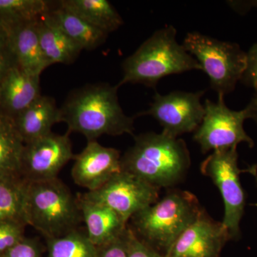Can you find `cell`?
Here are the masks:
<instances>
[{
	"instance_id": "1",
	"label": "cell",
	"mask_w": 257,
	"mask_h": 257,
	"mask_svg": "<svg viewBox=\"0 0 257 257\" xmlns=\"http://www.w3.org/2000/svg\"><path fill=\"white\" fill-rule=\"evenodd\" d=\"M118 88L108 83H96L72 91L60 107L62 122L67 125V132L82 134L87 142L102 135H133L134 117L121 109Z\"/></svg>"
},
{
	"instance_id": "2",
	"label": "cell",
	"mask_w": 257,
	"mask_h": 257,
	"mask_svg": "<svg viewBox=\"0 0 257 257\" xmlns=\"http://www.w3.org/2000/svg\"><path fill=\"white\" fill-rule=\"evenodd\" d=\"M121 170L161 189L182 182L191 159L183 140L162 132L135 137L133 146L121 156Z\"/></svg>"
},
{
	"instance_id": "3",
	"label": "cell",
	"mask_w": 257,
	"mask_h": 257,
	"mask_svg": "<svg viewBox=\"0 0 257 257\" xmlns=\"http://www.w3.org/2000/svg\"><path fill=\"white\" fill-rule=\"evenodd\" d=\"M172 25L155 32L122 64L123 77L118 87L141 84L155 88L161 79L172 74L202 70L197 60L177 41Z\"/></svg>"
},
{
	"instance_id": "4",
	"label": "cell",
	"mask_w": 257,
	"mask_h": 257,
	"mask_svg": "<svg viewBox=\"0 0 257 257\" xmlns=\"http://www.w3.org/2000/svg\"><path fill=\"white\" fill-rule=\"evenodd\" d=\"M204 210L192 193L171 190L131 218L133 230L140 239L167 255L177 238Z\"/></svg>"
},
{
	"instance_id": "5",
	"label": "cell",
	"mask_w": 257,
	"mask_h": 257,
	"mask_svg": "<svg viewBox=\"0 0 257 257\" xmlns=\"http://www.w3.org/2000/svg\"><path fill=\"white\" fill-rule=\"evenodd\" d=\"M27 220L45 239L79 229L82 220L78 199L58 178L28 182Z\"/></svg>"
},
{
	"instance_id": "6",
	"label": "cell",
	"mask_w": 257,
	"mask_h": 257,
	"mask_svg": "<svg viewBox=\"0 0 257 257\" xmlns=\"http://www.w3.org/2000/svg\"><path fill=\"white\" fill-rule=\"evenodd\" d=\"M182 45L197 60L209 77L211 89L218 94H230L241 82L246 67V52L238 44L193 32L187 34Z\"/></svg>"
},
{
	"instance_id": "7",
	"label": "cell",
	"mask_w": 257,
	"mask_h": 257,
	"mask_svg": "<svg viewBox=\"0 0 257 257\" xmlns=\"http://www.w3.org/2000/svg\"><path fill=\"white\" fill-rule=\"evenodd\" d=\"M237 147L212 152L200 165L201 172L209 177L219 189L224 204L223 226L230 240L241 237L240 222L244 213L246 196L240 174L246 170L238 167Z\"/></svg>"
},
{
	"instance_id": "8",
	"label": "cell",
	"mask_w": 257,
	"mask_h": 257,
	"mask_svg": "<svg viewBox=\"0 0 257 257\" xmlns=\"http://www.w3.org/2000/svg\"><path fill=\"white\" fill-rule=\"evenodd\" d=\"M204 106V118L193 137L202 153L229 150L240 143L247 144L250 148L254 146L253 140L243 128L245 120L249 119L246 107L231 110L221 94H218L216 102L206 99Z\"/></svg>"
},
{
	"instance_id": "9",
	"label": "cell",
	"mask_w": 257,
	"mask_h": 257,
	"mask_svg": "<svg viewBox=\"0 0 257 257\" xmlns=\"http://www.w3.org/2000/svg\"><path fill=\"white\" fill-rule=\"evenodd\" d=\"M160 189L121 170L100 188L82 195L116 212L127 224L135 214L159 200Z\"/></svg>"
},
{
	"instance_id": "10",
	"label": "cell",
	"mask_w": 257,
	"mask_h": 257,
	"mask_svg": "<svg viewBox=\"0 0 257 257\" xmlns=\"http://www.w3.org/2000/svg\"><path fill=\"white\" fill-rule=\"evenodd\" d=\"M204 93L175 91L165 95L156 93L150 109L137 116H152L163 128L162 133L174 138L194 133L204 118V106L201 99Z\"/></svg>"
},
{
	"instance_id": "11",
	"label": "cell",
	"mask_w": 257,
	"mask_h": 257,
	"mask_svg": "<svg viewBox=\"0 0 257 257\" xmlns=\"http://www.w3.org/2000/svg\"><path fill=\"white\" fill-rule=\"evenodd\" d=\"M69 134L51 133L25 143L20 168L21 177L28 182L57 178L61 170L75 157Z\"/></svg>"
},
{
	"instance_id": "12",
	"label": "cell",
	"mask_w": 257,
	"mask_h": 257,
	"mask_svg": "<svg viewBox=\"0 0 257 257\" xmlns=\"http://www.w3.org/2000/svg\"><path fill=\"white\" fill-rule=\"evenodd\" d=\"M121 159L119 150L102 146L96 140L88 141L82 152L74 157L72 179L88 192L96 190L122 170Z\"/></svg>"
},
{
	"instance_id": "13",
	"label": "cell",
	"mask_w": 257,
	"mask_h": 257,
	"mask_svg": "<svg viewBox=\"0 0 257 257\" xmlns=\"http://www.w3.org/2000/svg\"><path fill=\"white\" fill-rule=\"evenodd\" d=\"M230 240L222 223L213 220L205 210L177 238L167 257H220Z\"/></svg>"
},
{
	"instance_id": "14",
	"label": "cell",
	"mask_w": 257,
	"mask_h": 257,
	"mask_svg": "<svg viewBox=\"0 0 257 257\" xmlns=\"http://www.w3.org/2000/svg\"><path fill=\"white\" fill-rule=\"evenodd\" d=\"M41 95L40 76L27 73L17 64L0 85V112L15 119Z\"/></svg>"
},
{
	"instance_id": "15",
	"label": "cell",
	"mask_w": 257,
	"mask_h": 257,
	"mask_svg": "<svg viewBox=\"0 0 257 257\" xmlns=\"http://www.w3.org/2000/svg\"><path fill=\"white\" fill-rule=\"evenodd\" d=\"M38 20L3 25L8 31L10 47L17 63L27 73L40 77L49 65L40 46L37 32Z\"/></svg>"
},
{
	"instance_id": "16",
	"label": "cell",
	"mask_w": 257,
	"mask_h": 257,
	"mask_svg": "<svg viewBox=\"0 0 257 257\" xmlns=\"http://www.w3.org/2000/svg\"><path fill=\"white\" fill-rule=\"evenodd\" d=\"M86 234L96 247L119 237L127 224L116 212L100 203L81 196L78 199Z\"/></svg>"
},
{
	"instance_id": "17",
	"label": "cell",
	"mask_w": 257,
	"mask_h": 257,
	"mask_svg": "<svg viewBox=\"0 0 257 257\" xmlns=\"http://www.w3.org/2000/svg\"><path fill=\"white\" fill-rule=\"evenodd\" d=\"M15 123L25 143H30L52 132V126L62 122L60 108L54 98L41 95L15 118Z\"/></svg>"
},
{
	"instance_id": "18",
	"label": "cell",
	"mask_w": 257,
	"mask_h": 257,
	"mask_svg": "<svg viewBox=\"0 0 257 257\" xmlns=\"http://www.w3.org/2000/svg\"><path fill=\"white\" fill-rule=\"evenodd\" d=\"M37 32L42 53L49 67L55 64L73 63L82 51L59 28L49 13L39 19Z\"/></svg>"
},
{
	"instance_id": "19",
	"label": "cell",
	"mask_w": 257,
	"mask_h": 257,
	"mask_svg": "<svg viewBox=\"0 0 257 257\" xmlns=\"http://www.w3.org/2000/svg\"><path fill=\"white\" fill-rule=\"evenodd\" d=\"M52 8L49 15L82 50H93L105 42L109 34L93 26L90 23L59 5Z\"/></svg>"
},
{
	"instance_id": "20",
	"label": "cell",
	"mask_w": 257,
	"mask_h": 257,
	"mask_svg": "<svg viewBox=\"0 0 257 257\" xmlns=\"http://www.w3.org/2000/svg\"><path fill=\"white\" fill-rule=\"evenodd\" d=\"M58 4L107 34L116 31L124 23L107 0H62Z\"/></svg>"
},
{
	"instance_id": "21",
	"label": "cell",
	"mask_w": 257,
	"mask_h": 257,
	"mask_svg": "<svg viewBox=\"0 0 257 257\" xmlns=\"http://www.w3.org/2000/svg\"><path fill=\"white\" fill-rule=\"evenodd\" d=\"M27 187L28 181L21 176L0 175V220L28 226Z\"/></svg>"
},
{
	"instance_id": "22",
	"label": "cell",
	"mask_w": 257,
	"mask_h": 257,
	"mask_svg": "<svg viewBox=\"0 0 257 257\" xmlns=\"http://www.w3.org/2000/svg\"><path fill=\"white\" fill-rule=\"evenodd\" d=\"M25 142L15 120L0 112V175H20Z\"/></svg>"
},
{
	"instance_id": "23",
	"label": "cell",
	"mask_w": 257,
	"mask_h": 257,
	"mask_svg": "<svg viewBox=\"0 0 257 257\" xmlns=\"http://www.w3.org/2000/svg\"><path fill=\"white\" fill-rule=\"evenodd\" d=\"M47 257H96L97 247L79 229L68 234L46 239Z\"/></svg>"
},
{
	"instance_id": "24",
	"label": "cell",
	"mask_w": 257,
	"mask_h": 257,
	"mask_svg": "<svg viewBox=\"0 0 257 257\" xmlns=\"http://www.w3.org/2000/svg\"><path fill=\"white\" fill-rule=\"evenodd\" d=\"M52 8V3L45 0H0V23L15 25L35 21Z\"/></svg>"
},
{
	"instance_id": "25",
	"label": "cell",
	"mask_w": 257,
	"mask_h": 257,
	"mask_svg": "<svg viewBox=\"0 0 257 257\" xmlns=\"http://www.w3.org/2000/svg\"><path fill=\"white\" fill-rule=\"evenodd\" d=\"M25 228L18 223L0 220V257L25 237Z\"/></svg>"
},
{
	"instance_id": "26",
	"label": "cell",
	"mask_w": 257,
	"mask_h": 257,
	"mask_svg": "<svg viewBox=\"0 0 257 257\" xmlns=\"http://www.w3.org/2000/svg\"><path fill=\"white\" fill-rule=\"evenodd\" d=\"M127 257H167L137 236L131 227L125 230Z\"/></svg>"
},
{
	"instance_id": "27",
	"label": "cell",
	"mask_w": 257,
	"mask_h": 257,
	"mask_svg": "<svg viewBox=\"0 0 257 257\" xmlns=\"http://www.w3.org/2000/svg\"><path fill=\"white\" fill-rule=\"evenodd\" d=\"M17 64L10 47L8 31L5 25L0 23V85L8 72Z\"/></svg>"
},
{
	"instance_id": "28",
	"label": "cell",
	"mask_w": 257,
	"mask_h": 257,
	"mask_svg": "<svg viewBox=\"0 0 257 257\" xmlns=\"http://www.w3.org/2000/svg\"><path fill=\"white\" fill-rule=\"evenodd\" d=\"M3 257H43L42 248L38 240L24 237L10 248Z\"/></svg>"
},
{
	"instance_id": "29",
	"label": "cell",
	"mask_w": 257,
	"mask_h": 257,
	"mask_svg": "<svg viewBox=\"0 0 257 257\" xmlns=\"http://www.w3.org/2000/svg\"><path fill=\"white\" fill-rule=\"evenodd\" d=\"M241 82L253 91L257 90V43L246 52V67Z\"/></svg>"
},
{
	"instance_id": "30",
	"label": "cell",
	"mask_w": 257,
	"mask_h": 257,
	"mask_svg": "<svg viewBox=\"0 0 257 257\" xmlns=\"http://www.w3.org/2000/svg\"><path fill=\"white\" fill-rule=\"evenodd\" d=\"M96 257H127L125 231L119 237L98 246Z\"/></svg>"
},
{
	"instance_id": "31",
	"label": "cell",
	"mask_w": 257,
	"mask_h": 257,
	"mask_svg": "<svg viewBox=\"0 0 257 257\" xmlns=\"http://www.w3.org/2000/svg\"><path fill=\"white\" fill-rule=\"evenodd\" d=\"M246 107L248 109L249 119H253L257 125V90L253 92L252 97Z\"/></svg>"
},
{
	"instance_id": "32",
	"label": "cell",
	"mask_w": 257,
	"mask_h": 257,
	"mask_svg": "<svg viewBox=\"0 0 257 257\" xmlns=\"http://www.w3.org/2000/svg\"><path fill=\"white\" fill-rule=\"evenodd\" d=\"M246 172L251 174V175L254 177L257 184V165L249 166L247 169H246ZM253 206L257 207V203H256V204H253Z\"/></svg>"
}]
</instances>
